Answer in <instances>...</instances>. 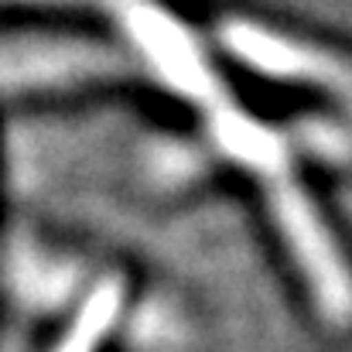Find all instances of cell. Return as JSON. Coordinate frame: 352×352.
I'll use <instances>...</instances> for the list:
<instances>
[{
  "label": "cell",
  "instance_id": "3957f363",
  "mask_svg": "<svg viewBox=\"0 0 352 352\" xmlns=\"http://www.w3.org/2000/svg\"><path fill=\"white\" fill-rule=\"evenodd\" d=\"M120 58L107 48L86 41H38V45H7L0 48V89L3 86H45L69 82L86 76L117 72Z\"/></svg>",
  "mask_w": 352,
  "mask_h": 352
},
{
  "label": "cell",
  "instance_id": "7a4b0ae2",
  "mask_svg": "<svg viewBox=\"0 0 352 352\" xmlns=\"http://www.w3.org/2000/svg\"><path fill=\"white\" fill-rule=\"evenodd\" d=\"M126 24V31L133 34L137 48L147 55V62L157 69V76L175 86L178 93H185L195 103H219L226 93L219 89L216 76L209 72L199 45L192 41V34L161 7L147 3V0H113Z\"/></svg>",
  "mask_w": 352,
  "mask_h": 352
},
{
  "label": "cell",
  "instance_id": "5b68a950",
  "mask_svg": "<svg viewBox=\"0 0 352 352\" xmlns=\"http://www.w3.org/2000/svg\"><path fill=\"white\" fill-rule=\"evenodd\" d=\"M31 3H65V0H31Z\"/></svg>",
  "mask_w": 352,
  "mask_h": 352
},
{
  "label": "cell",
  "instance_id": "6da1fadb",
  "mask_svg": "<svg viewBox=\"0 0 352 352\" xmlns=\"http://www.w3.org/2000/svg\"><path fill=\"white\" fill-rule=\"evenodd\" d=\"M209 110H212V130L223 151L260 178L270 199L274 219L287 239L291 253L298 256V267L305 280L311 284L318 308L332 322H352V274L342 253L336 250L329 230L322 226L308 192L301 188L284 140L263 123L250 120L243 110H236L226 96L212 103Z\"/></svg>",
  "mask_w": 352,
  "mask_h": 352
},
{
  "label": "cell",
  "instance_id": "277c9868",
  "mask_svg": "<svg viewBox=\"0 0 352 352\" xmlns=\"http://www.w3.org/2000/svg\"><path fill=\"white\" fill-rule=\"evenodd\" d=\"M120 311V284H103L89 294V301L82 305L72 332L62 339L58 352H96L103 342V336L110 332L113 318Z\"/></svg>",
  "mask_w": 352,
  "mask_h": 352
}]
</instances>
